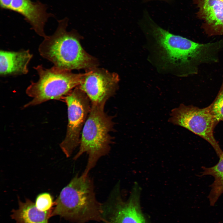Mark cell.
Returning a JSON list of instances; mask_svg holds the SVG:
<instances>
[{
  "label": "cell",
  "mask_w": 223,
  "mask_h": 223,
  "mask_svg": "<svg viewBox=\"0 0 223 223\" xmlns=\"http://www.w3.org/2000/svg\"><path fill=\"white\" fill-rule=\"evenodd\" d=\"M139 25L146 40L148 59L158 72L179 77L198 73L199 66L218 62L220 40L199 43L173 34L146 17Z\"/></svg>",
  "instance_id": "cell-1"
},
{
  "label": "cell",
  "mask_w": 223,
  "mask_h": 223,
  "mask_svg": "<svg viewBox=\"0 0 223 223\" xmlns=\"http://www.w3.org/2000/svg\"><path fill=\"white\" fill-rule=\"evenodd\" d=\"M55 203L51 216H59L75 223L105 221L103 204L96 198L93 181L89 175L76 174Z\"/></svg>",
  "instance_id": "cell-2"
},
{
  "label": "cell",
  "mask_w": 223,
  "mask_h": 223,
  "mask_svg": "<svg viewBox=\"0 0 223 223\" xmlns=\"http://www.w3.org/2000/svg\"><path fill=\"white\" fill-rule=\"evenodd\" d=\"M58 22L53 34L47 35L40 44V55L61 69L86 70L97 67L96 59L83 49L77 33L67 30V18L59 20Z\"/></svg>",
  "instance_id": "cell-3"
},
{
  "label": "cell",
  "mask_w": 223,
  "mask_h": 223,
  "mask_svg": "<svg viewBox=\"0 0 223 223\" xmlns=\"http://www.w3.org/2000/svg\"><path fill=\"white\" fill-rule=\"evenodd\" d=\"M91 105L81 132L79 150L73 158L77 160L84 153L88 155L82 174L84 176L88 175L101 157L109 153L113 139L110 134L114 125L112 117L105 112V105Z\"/></svg>",
  "instance_id": "cell-4"
},
{
  "label": "cell",
  "mask_w": 223,
  "mask_h": 223,
  "mask_svg": "<svg viewBox=\"0 0 223 223\" xmlns=\"http://www.w3.org/2000/svg\"><path fill=\"white\" fill-rule=\"evenodd\" d=\"M33 68L39 76L37 81L31 82L26 90L32 100L24 106L26 108L51 100L63 99L80 84L83 73H74L72 71L54 66L50 68L39 65Z\"/></svg>",
  "instance_id": "cell-5"
},
{
  "label": "cell",
  "mask_w": 223,
  "mask_h": 223,
  "mask_svg": "<svg viewBox=\"0 0 223 223\" xmlns=\"http://www.w3.org/2000/svg\"><path fill=\"white\" fill-rule=\"evenodd\" d=\"M168 121L202 138L211 145L219 159L223 157V151L214 135V128L218 123L208 106L200 108L180 104L171 111Z\"/></svg>",
  "instance_id": "cell-6"
},
{
  "label": "cell",
  "mask_w": 223,
  "mask_h": 223,
  "mask_svg": "<svg viewBox=\"0 0 223 223\" xmlns=\"http://www.w3.org/2000/svg\"><path fill=\"white\" fill-rule=\"evenodd\" d=\"M63 99L67 107L68 124L65 137L59 146L66 157H69L79 145L82 130L91 105L89 98L78 86Z\"/></svg>",
  "instance_id": "cell-7"
},
{
  "label": "cell",
  "mask_w": 223,
  "mask_h": 223,
  "mask_svg": "<svg viewBox=\"0 0 223 223\" xmlns=\"http://www.w3.org/2000/svg\"><path fill=\"white\" fill-rule=\"evenodd\" d=\"M141 188L136 182L127 200L124 201L118 183L103 204L104 223H146L141 211L140 197Z\"/></svg>",
  "instance_id": "cell-8"
},
{
  "label": "cell",
  "mask_w": 223,
  "mask_h": 223,
  "mask_svg": "<svg viewBox=\"0 0 223 223\" xmlns=\"http://www.w3.org/2000/svg\"><path fill=\"white\" fill-rule=\"evenodd\" d=\"M119 81L116 73L96 67L86 70L78 86L86 94L91 104L105 105L116 93Z\"/></svg>",
  "instance_id": "cell-9"
},
{
  "label": "cell",
  "mask_w": 223,
  "mask_h": 223,
  "mask_svg": "<svg viewBox=\"0 0 223 223\" xmlns=\"http://www.w3.org/2000/svg\"><path fill=\"white\" fill-rule=\"evenodd\" d=\"M1 8L10 10L22 15L39 36L46 37L45 26L51 15L46 11V5L31 0H0Z\"/></svg>",
  "instance_id": "cell-10"
},
{
  "label": "cell",
  "mask_w": 223,
  "mask_h": 223,
  "mask_svg": "<svg viewBox=\"0 0 223 223\" xmlns=\"http://www.w3.org/2000/svg\"><path fill=\"white\" fill-rule=\"evenodd\" d=\"M197 16L208 36H223V0H193Z\"/></svg>",
  "instance_id": "cell-11"
},
{
  "label": "cell",
  "mask_w": 223,
  "mask_h": 223,
  "mask_svg": "<svg viewBox=\"0 0 223 223\" xmlns=\"http://www.w3.org/2000/svg\"><path fill=\"white\" fill-rule=\"evenodd\" d=\"M33 57L29 50L0 51V75L5 77L26 74Z\"/></svg>",
  "instance_id": "cell-12"
},
{
  "label": "cell",
  "mask_w": 223,
  "mask_h": 223,
  "mask_svg": "<svg viewBox=\"0 0 223 223\" xmlns=\"http://www.w3.org/2000/svg\"><path fill=\"white\" fill-rule=\"evenodd\" d=\"M19 207L13 210L11 215L16 223H48L53 210L43 212L38 210L35 204L26 199L25 202L19 200Z\"/></svg>",
  "instance_id": "cell-13"
},
{
  "label": "cell",
  "mask_w": 223,
  "mask_h": 223,
  "mask_svg": "<svg viewBox=\"0 0 223 223\" xmlns=\"http://www.w3.org/2000/svg\"><path fill=\"white\" fill-rule=\"evenodd\" d=\"M200 176L210 175L214 180L211 185V190L208 196L210 204L213 205L223 193V157L213 166L202 167Z\"/></svg>",
  "instance_id": "cell-14"
},
{
  "label": "cell",
  "mask_w": 223,
  "mask_h": 223,
  "mask_svg": "<svg viewBox=\"0 0 223 223\" xmlns=\"http://www.w3.org/2000/svg\"><path fill=\"white\" fill-rule=\"evenodd\" d=\"M208 107L218 123L220 121H223V75L222 85L219 92L215 99Z\"/></svg>",
  "instance_id": "cell-15"
},
{
  "label": "cell",
  "mask_w": 223,
  "mask_h": 223,
  "mask_svg": "<svg viewBox=\"0 0 223 223\" xmlns=\"http://www.w3.org/2000/svg\"><path fill=\"white\" fill-rule=\"evenodd\" d=\"M35 204L38 210L43 212L53 210V207L55 205L52 197L50 194L46 192L38 195L36 198Z\"/></svg>",
  "instance_id": "cell-16"
}]
</instances>
